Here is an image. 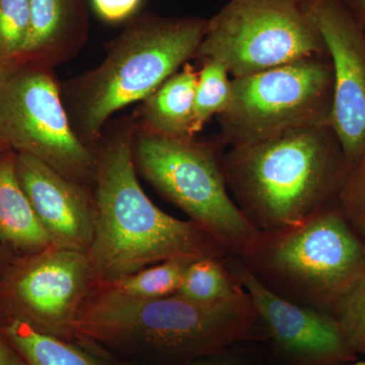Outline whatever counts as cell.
I'll return each instance as SVG.
<instances>
[{"label":"cell","mask_w":365,"mask_h":365,"mask_svg":"<svg viewBox=\"0 0 365 365\" xmlns=\"http://www.w3.org/2000/svg\"><path fill=\"white\" fill-rule=\"evenodd\" d=\"M249 294L202 304L179 295L129 300L91 292L73 327V341L111 359L140 365H177L222 354L259 335Z\"/></svg>","instance_id":"cell-1"},{"label":"cell","mask_w":365,"mask_h":365,"mask_svg":"<svg viewBox=\"0 0 365 365\" xmlns=\"http://www.w3.org/2000/svg\"><path fill=\"white\" fill-rule=\"evenodd\" d=\"M137 125L124 117L108 123L97 144L91 192L95 228L88 250L98 284L185 256H230L200 225L177 220L144 193L133 158Z\"/></svg>","instance_id":"cell-2"},{"label":"cell","mask_w":365,"mask_h":365,"mask_svg":"<svg viewBox=\"0 0 365 365\" xmlns=\"http://www.w3.org/2000/svg\"><path fill=\"white\" fill-rule=\"evenodd\" d=\"M222 169L230 195L258 232L299 227L337 203L349 163L331 125L230 148Z\"/></svg>","instance_id":"cell-3"},{"label":"cell","mask_w":365,"mask_h":365,"mask_svg":"<svg viewBox=\"0 0 365 365\" xmlns=\"http://www.w3.org/2000/svg\"><path fill=\"white\" fill-rule=\"evenodd\" d=\"M207 21L146 13L129 20L100 66L61 86L72 129L93 148L109 119L143 102L197 57Z\"/></svg>","instance_id":"cell-4"},{"label":"cell","mask_w":365,"mask_h":365,"mask_svg":"<svg viewBox=\"0 0 365 365\" xmlns=\"http://www.w3.org/2000/svg\"><path fill=\"white\" fill-rule=\"evenodd\" d=\"M239 259L274 294L331 312L365 275V241L335 203L299 227L260 232Z\"/></svg>","instance_id":"cell-5"},{"label":"cell","mask_w":365,"mask_h":365,"mask_svg":"<svg viewBox=\"0 0 365 365\" xmlns=\"http://www.w3.org/2000/svg\"><path fill=\"white\" fill-rule=\"evenodd\" d=\"M222 155L220 144L195 138H170L138 127L134 137L137 172L165 200L212 235L228 255L240 258L260 232L228 191Z\"/></svg>","instance_id":"cell-6"},{"label":"cell","mask_w":365,"mask_h":365,"mask_svg":"<svg viewBox=\"0 0 365 365\" xmlns=\"http://www.w3.org/2000/svg\"><path fill=\"white\" fill-rule=\"evenodd\" d=\"M333 68L328 54L232 79V98L217 116L222 143L249 145L331 125Z\"/></svg>","instance_id":"cell-7"},{"label":"cell","mask_w":365,"mask_h":365,"mask_svg":"<svg viewBox=\"0 0 365 365\" xmlns=\"http://www.w3.org/2000/svg\"><path fill=\"white\" fill-rule=\"evenodd\" d=\"M0 137L14 153L93 186L95 150L72 129L52 67L23 59L0 66Z\"/></svg>","instance_id":"cell-8"},{"label":"cell","mask_w":365,"mask_h":365,"mask_svg":"<svg viewBox=\"0 0 365 365\" xmlns=\"http://www.w3.org/2000/svg\"><path fill=\"white\" fill-rule=\"evenodd\" d=\"M326 54L302 0H230L207 21L197 57L237 78Z\"/></svg>","instance_id":"cell-9"},{"label":"cell","mask_w":365,"mask_h":365,"mask_svg":"<svg viewBox=\"0 0 365 365\" xmlns=\"http://www.w3.org/2000/svg\"><path fill=\"white\" fill-rule=\"evenodd\" d=\"M97 284L88 253L53 246L14 258L0 277V307L40 332L73 341L74 324Z\"/></svg>","instance_id":"cell-10"},{"label":"cell","mask_w":365,"mask_h":365,"mask_svg":"<svg viewBox=\"0 0 365 365\" xmlns=\"http://www.w3.org/2000/svg\"><path fill=\"white\" fill-rule=\"evenodd\" d=\"M227 265L251 297L264 336L285 364L342 365L359 359L331 312L274 294L237 257H228Z\"/></svg>","instance_id":"cell-11"},{"label":"cell","mask_w":365,"mask_h":365,"mask_svg":"<svg viewBox=\"0 0 365 365\" xmlns=\"http://www.w3.org/2000/svg\"><path fill=\"white\" fill-rule=\"evenodd\" d=\"M302 1L332 63L331 126L350 167L365 151V26L340 0Z\"/></svg>","instance_id":"cell-12"},{"label":"cell","mask_w":365,"mask_h":365,"mask_svg":"<svg viewBox=\"0 0 365 365\" xmlns=\"http://www.w3.org/2000/svg\"><path fill=\"white\" fill-rule=\"evenodd\" d=\"M21 188L53 246L88 253L95 206L91 187L71 181L31 155L16 153Z\"/></svg>","instance_id":"cell-13"},{"label":"cell","mask_w":365,"mask_h":365,"mask_svg":"<svg viewBox=\"0 0 365 365\" xmlns=\"http://www.w3.org/2000/svg\"><path fill=\"white\" fill-rule=\"evenodd\" d=\"M30 29L20 58L55 67L76 57L90 34L88 0H29Z\"/></svg>","instance_id":"cell-14"},{"label":"cell","mask_w":365,"mask_h":365,"mask_svg":"<svg viewBox=\"0 0 365 365\" xmlns=\"http://www.w3.org/2000/svg\"><path fill=\"white\" fill-rule=\"evenodd\" d=\"M0 245L16 256H30L53 247L21 188L16 153L11 150L0 151Z\"/></svg>","instance_id":"cell-15"},{"label":"cell","mask_w":365,"mask_h":365,"mask_svg":"<svg viewBox=\"0 0 365 365\" xmlns=\"http://www.w3.org/2000/svg\"><path fill=\"white\" fill-rule=\"evenodd\" d=\"M198 71L190 63L141 102L134 121L140 130L170 138H195L194 104Z\"/></svg>","instance_id":"cell-16"},{"label":"cell","mask_w":365,"mask_h":365,"mask_svg":"<svg viewBox=\"0 0 365 365\" xmlns=\"http://www.w3.org/2000/svg\"><path fill=\"white\" fill-rule=\"evenodd\" d=\"M0 329L28 365H121L91 346L40 332L14 317H4Z\"/></svg>","instance_id":"cell-17"},{"label":"cell","mask_w":365,"mask_h":365,"mask_svg":"<svg viewBox=\"0 0 365 365\" xmlns=\"http://www.w3.org/2000/svg\"><path fill=\"white\" fill-rule=\"evenodd\" d=\"M199 256L178 257L153 264L138 272L100 283L93 292L129 300L163 299L176 294L185 273Z\"/></svg>","instance_id":"cell-18"},{"label":"cell","mask_w":365,"mask_h":365,"mask_svg":"<svg viewBox=\"0 0 365 365\" xmlns=\"http://www.w3.org/2000/svg\"><path fill=\"white\" fill-rule=\"evenodd\" d=\"M228 257L197 259L185 273L176 295L202 304H220L242 297L246 290L228 267Z\"/></svg>","instance_id":"cell-19"},{"label":"cell","mask_w":365,"mask_h":365,"mask_svg":"<svg viewBox=\"0 0 365 365\" xmlns=\"http://www.w3.org/2000/svg\"><path fill=\"white\" fill-rule=\"evenodd\" d=\"M203 67L198 71L194 104L193 131L195 135L202 130L212 117L220 116L232 98V79L222 62L203 59Z\"/></svg>","instance_id":"cell-20"},{"label":"cell","mask_w":365,"mask_h":365,"mask_svg":"<svg viewBox=\"0 0 365 365\" xmlns=\"http://www.w3.org/2000/svg\"><path fill=\"white\" fill-rule=\"evenodd\" d=\"M29 29V0H0V66L20 58Z\"/></svg>","instance_id":"cell-21"},{"label":"cell","mask_w":365,"mask_h":365,"mask_svg":"<svg viewBox=\"0 0 365 365\" xmlns=\"http://www.w3.org/2000/svg\"><path fill=\"white\" fill-rule=\"evenodd\" d=\"M331 313L353 351L365 359V275L341 297Z\"/></svg>","instance_id":"cell-22"},{"label":"cell","mask_w":365,"mask_h":365,"mask_svg":"<svg viewBox=\"0 0 365 365\" xmlns=\"http://www.w3.org/2000/svg\"><path fill=\"white\" fill-rule=\"evenodd\" d=\"M337 204L346 220L365 241V151L350 165Z\"/></svg>","instance_id":"cell-23"},{"label":"cell","mask_w":365,"mask_h":365,"mask_svg":"<svg viewBox=\"0 0 365 365\" xmlns=\"http://www.w3.org/2000/svg\"><path fill=\"white\" fill-rule=\"evenodd\" d=\"M143 0H91L93 11L107 23L116 24L133 18Z\"/></svg>","instance_id":"cell-24"},{"label":"cell","mask_w":365,"mask_h":365,"mask_svg":"<svg viewBox=\"0 0 365 365\" xmlns=\"http://www.w3.org/2000/svg\"><path fill=\"white\" fill-rule=\"evenodd\" d=\"M121 365H140L132 364H122ZM177 365H253L249 359L239 353L227 350V351L222 353V354L215 355V356L205 357V359H200L193 360V361L186 362V364H177Z\"/></svg>","instance_id":"cell-25"},{"label":"cell","mask_w":365,"mask_h":365,"mask_svg":"<svg viewBox=\"0 0 365 365\" xmlns=\"http://www.w3.org/2000/svg\"><path fill=\"white\" fill-rule=\"evenodd\" d=\"M0 365H28L0 329Z\"/></svg>","instance_id":"cell-26"},{"label":"cell","mask_w":365,"mask_h":365,"mask_svg":"<svg viewBox=\"0 0 365 365\" xmlns=\"http://www.w3.org/2000/svg\"><path fill=\"white\" fill-rule=\"evenodd\" d=\"M355 19L365 26V0H340Z\"/></svg>","instance_id":"cell-27"},{"label":"cell","mask_w":365,"mask_h":365,"mask_svg":"<svg viewBox=\"0 0 365 365\" xmlns=\"http://www.w3.org/2000/svg\"><path fill=\"white\" fill-rule=\"evenodd\" d=\"M16 257V255L7 251L6 248L0 245V277H1L2 274L6 272V269L9 267Z\"/></svg>","instance_id":"cell-28"},{"label":"cell","mask_w":365,"mask_h":365,"mask_svg":"<svg viewBox=\"0 0 365 365\" xmlns=\"http://www.w3.org/2000/svg\"><path fill=\"white\" fill-rule=\"evenodd\" d=\"M342 365H365V359L360 360L359 359L355 360V361L349 362V364H345Z\"/></svg>","instance_id":"cell-29"},{"label":"cell","mask_w":365,"mask_h":365,"mask_svg":"<svg viewBox=\"0 0 365 365\" xmlns=\"http://www.w3.org/2000/svg\"><path fill=\"white\" fill-rule=\"evenodd\" d=\"M6 150H9V148H7L6 143H4V141L2 140L1 137H0V151Z\"/></svg>","instance_id":"cell-30"},{"label":"cell","mask_w":365,"mask_h":365,"mask_svg":"<svg viewBox=\"0 0 365 365\" xmlns=\"http://www.w3.org/2000/svg\"><path fill=\"white\" fill-rule=\"evenodd\" d=\"M6 317V314H4V309L0 307V321Z\"/></svg>","instance_id":"cell-31"},{"label":"cell","mask_w":365,"mask_h":365,"mask_svg":"<svg viewBox=\"0 0 365 365\" xmlns=\"http://www.w3.org/2000/svg\"></svg>","instance_id":"cell-32"}]
</instances>
